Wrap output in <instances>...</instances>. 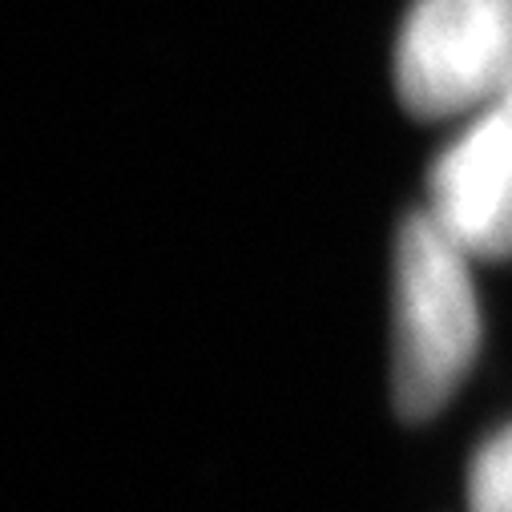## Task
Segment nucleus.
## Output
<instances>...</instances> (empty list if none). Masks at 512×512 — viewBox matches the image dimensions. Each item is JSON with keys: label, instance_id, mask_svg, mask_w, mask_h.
I'll use <instances>...</instances> for the list:
<instances>
[{"label": "nucleus", "instance_id": "obj_1", "mask_svg": "<svg viewBox=\"0 0 512 512\" xmlns=\"http://www.w3.org/2000/svg\"><path fill=\"white\" fill-rule=\"evenodd\" d=\"M472 254L424 210L396 246V404L404 420H432L480 347Z\"/></svg>", "mask_w": 512, "mask_h": 512}, {"label": "nucleus", "instance_id": "obj_2", "mask_svg": "<svg viewBox=\"0 0 512 512\" xmlns=\"http://www.w3.org/2000/svg\"><path fill=\"white\" fill-rule=\"evenodd\" d=\"M512 85V0H412L396 93L412 117L476 113Z\"/></svg>", "mask_w": 512, "mask_h": 512}, {"label": "nucleus", "instance_id": "obj_4", "mask_svg": "<svg viewBox=\"0 0 512 512\" xmlns=\"http://www.w3.org/2000/svg\"><path fill=\"white\" fill-rule=\"evenodd\" d=\"M468 512H512V424L476 452L468 476Z\"/></svg>", "mask_w": 512, "mask_h": 512}, {"label": "nucleus", "instance_id": "obj_3", "mask_svg": "<svg viewBox=\"0 0 512 512\" xmlns=\"http://www.w3.org/2000/svg\"><path fill=\"white\" fill-rule=\"evenodd\" d=\"M428 198V214L472 259H512V85L436 158Z\"/></svg>", "mask_w": 512, "mask_h": 512}]
</instances>
